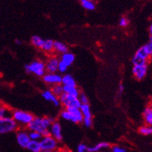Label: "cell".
Wrapping results in <instances>:
<instances>
[{"instance_id":"obj_1","label":"cell","mask_w":152,"mask_h":152,"mask_svg":"<svg viewBox=\"0 0 152 152\" xmlns=\"http://www.w3.org/2000/svg\"><path fill=\"white\" fill-rule=\"evenodd\" d=\"M55 121L56 119L53 117H34L33 121L27 125L26 129L29 131H37L42 134L49 129L51 124Z\"/></svg>"},{"instance_id":"obj_2","label":"cell","mask_w":152,"mask_h":152,"mask_svg":"<svg viewBox=\"0 0 152 152\" xmlns=\"http://www.w3.org/2000/svg\"><path fill=\"white\" fill-rule=\"evenodd\" d=\"M152 56V46L148 44L141 46L137 50L132 58V64L134 65L148 64Z\"/></svg>"},{"instance_id":"obj_3","label":"cell","mask_w":152,"mask_h":152,"mask_svg":"<svg viewBox=\"0 0 152 152\" xmlns=\"http://www.w3.org/2000/svg\"><path fill=\"white\" fill-rule=\"evenodd\" d=\"M12 118L16 122L19 127H25L30 123L34 116L28 111H24L21 110H13L12 114Z\"/></svg>"},{"instance_id":"obj_4","label":"cell","mask_w":152,"mask_h":152,"mask_svg":"<svg viewBox=\"0 0 152 152\" xmlns=\"http://www.w3.org/2000/svg\"><path fill=\"white\" fill-rule=\"evenodd\" d=\"M25 69L26 73L33 74L39 77H42L46 73L45 62L41 60H33L30 64L26 65Z\"/></svg>"},{"instance_id":"obj_5","label":"cell","mask_w":152,"mask_h":152,"mask_svg":"<svg viewBox=\"0 0 152 152\" xmlns=\"http://www.w3.org/2000/svg\"><path fill=\"white\" fill-rule=\"evenodd\" d=\"M19 128L12 118H0V135L15 132Z\"/></svg>"},{"instance_id":"obj_6","label":"cell","mask_w":152,"mask_h":152,"mask_svg":"<svg viewBox=\"0 0 152 152\" xmlns=\"http://www.w3.org/2000/svg\"><path fill=\"white\" fill-rule=\"evenodd\" d=\"M41 146V151L47 152H57L60 148V142L53 137L51 135L44 136L39 141Z\"/></svg>"},{"instance_id":"obj_7","label":"cell","mask_w":152,"mask_h":152,"mask_svg":"<svg viewBox=\"0 0 152 152\" xmlns=\"http://www.w3.org/2000/svg\"><path fill=\"white\" fill-rule=\"evenodd\" d=\"M59 100H60V105L64 107V108H65V109L71 107L80 108L81 105V103L78 97L67 94L65 93H64L59 97Z\"/></svg>"},{"instance_id":"obj_8","label":"cell","mask_w":152,"mask_h":152,"mask_svg":"<svg viewBox=\"0 0 152 152\" xmlns=\"http://www.w3.org/2000/svg\"><path fill=\"white\" fill-rule=\"evenodd\" d=\"M15 132V139L19 146L21 147L22 148L26 149L27 145L31 141L29 138V131L25 127H19Z\"/></svg>"},{"instance_id":"obj_9","label":"cell","mask_w":152,"mask_h":152,"mask_svg":"<svg viewBox=\"0 0 152 152\" xmlns=\"http://www.w3.org/2000/svg\"><path fill=\"white\" fill-rule=\"evenodd\" d=\"M148 64H138V65H134L132 68V73L134 77L137 80H142L145 79L148 73Z\"/></svg>"},{"instance_id":"obj_10","label":"cell","mask_w":152,"mask_h":152,"mask_svg":"<svg viewBox=\"0 0 152 152\" xmlns=\"http://www.w3.org/2000/svg\"><path fill=\"white\" fill-rule=\"evenodd\" d=\"M60 62V58L56 55H50L45 62V67L46 73H56L58 69V65Z\"/></svg>"},{"instance_id":"obj_11","label":"cell","mask_w":152,"mask_h":152,"mask_svg":"<svg viewBox=\"0 0 152 152\" xmlns=\"http://www.w3.org/2000/svg\"><path fill=\"white\" fill-rule=\"evenodd\" d=\"M42 79L46 84L52 87L53 85L61 83L62 76L57 73H46Z\"/></svg>"},{"instance_id":"obj_12","label":"cell","mask_w":152,"mask_h":152,"mask_svg":"<svg viewBox=\"0 0 152 152\" xmlns=\"http://www.w3.org/2000/svg\"><path fill=\"white\" fill-rule=\"evenodd\" d=\"M49 131H50V135L56 139V141H58L59 142L62 141L63 133H62V127L60 122L57 121L56 120L54 122H53L49 127Z\"/></svg>"},{"instance_id":"obj_13","label":"cell","mask_w":152,"mask_h":152,"mask_svg":"<svg viewBox=\"0 0 152 152\" xmlns=\"http://www.w3.org/2000/svg\"><path fill=\"white\" fill-rule=\"evenodd\" d=\"M42 95V98L46 100V101H48V102L52 103L55 107H59L60 106V100H59V97L53 94V92L50 90H45L42 92L41 94Z\"/></svg>"},{"instance_id":"obj_14","label":"cell","mask_w":152,"mask_h":152,"mask_svg":"<svg viewBox=\"0 0 152 152\" xmlns=\"http://www.w3.org/2000/svg\"><path fill=\"white\" fill-rule=\"evenodd\" d=\"M110 143L107 142V141H101L99 142L96 145H93V146H88V151L94 152H100L102 151H106L110 149Z\"/></svg>"},{"instance_id":"obj_15","label":"cell","mask_w":152,"mask_h":152,"mask_svg":"<svg viewBox=\"0 0 152 152\" xmlns=\"http://www.w3.org/2000/svg\"><path fill=\"white\" fill-rule=\"evenodd\" d=\"M67 110L70 112L71 115L73 116V123L74 124H82L83 120V114L81 113L80 108H67Z\"/></svg>"},{"instance_id":"obj_16","label":"cell","mask_w":152,"mask_h":152,"mask_svg":"<svg viewBox=\"0 0 152 152\" xmlns=\"http://www.w3.org/2000/svg\"><path fill=\"white\" fill-rule=\"evenodd\" d=\"M143 118L145 124L152 126V103L149 104L143 111Z\"/></svg>"},{"instance_id":"obj_17","label":"cell","mask_w":152,"mask_h":152,"mask_svg":"<svg viewBox=\"0 0 152 152\" xmlns=\"http://www.w3.org/2000/svg\"><path fill=\"white\" fill-rule=\"evenodd\" d=\"M53 51L56 54H62L68 52V46L64 43V42H60V41H54L53 42Z\"/></svg>"},{"instance_id":"obj_18","label":"cell","mask_w":152,"mask_h":152,"mask_svg":"<svg viewBox=\"0 0 152 152\" xmlns=\"http://www.w3.org/2000/svg\"><path fill=\"white\" fill-rule=\"evenodd\" d=\"M53 42L54 41L52 40V39H44L43 44H42L40 50H42V52L48 54L49 56L52 55L54 53Z\"/></svg>"},{"instance_id":"obj_19","label":"cell","mask_w":152,"mask_h":152,"mask_svg":"<svg viewBox=\"0 0 152 152\" xmlns=\"http://www.w3.org/2000/svg\"><path fill=\"white\" fill-rule=\"evenodd\" d=\"M60 60L64 62V64H66L68 66H71L73 64V62L75 60V55L71 52H66L65 53L60 55Z\"/></svg>"},{"instance_id":"obj_20","label":"cell","mask_w":152,"mask_h":152,"mask_svg":"<svg viewBox=\"0 0 152 152\" xmlns=\"http://www.w3.org/2000/svg\"><path fill=\"white\" fill-rule=\"evenodd\" d=\"M64 92L73 96H77V97H78L80 94V91L77 87V86H64Z\"/></svg>"},{"instance_id":"obj_21","label":"cell","mask_w":152,"mask_h":152,"mask_svg":"<svg viewBox=\"0 0 152 152\" xmlns=\"http://www.w3.org/2000/svg\"><path fill=\"white\" fill-rule=\"evenodd\" d=\"M13 110L3 104H0V118H12Z\"/></svg>"},{"instance_id":"obj_22","label":"cell","mask_w":152,"mask_h":152,"mask_svg":"<svg viewBox=\"0 0 152 152\" xmlns=\"http://www.w3.org/2000/svg\"><path fill=\"white\" fill-rule=\"evenodd\" d=\"M61 83L64 86H77L76 80L70 74H65L62 76Z\"/></svg>"},{"instance_id":"obj_23","label":"cell","mask_w":152,"mask_h":152,"mask_svg":"<svg viewBox=\"0 0 152 152\" xmlns=\"http://www.w3.org/2000/svg\"><path fill=\"white\" fill-rule=\"evenodd\" d=\"M80 110L83 114V118H93L92 112H91V107L89 104H81L80 107Z\"/></svg>"},{"instance_id":"obj_24","label":"cell","mask_w":152,"mask_h":152,"mask_svg":"<svg viewBox=\"0 0 152 152\" xmlns=\"http://www.w3.org/2000/svg\"><path fill=\"white\" fill-rule=\"evenodd\" d=\"M27 150H29L31 152H40L41 146L40 143L38 141H30L26 147Z\"/></svg>"},{"instance_id":"obj_25","label":"cell","mask_w":152,"mask_h":152,"mask_svg":"<svg viewBox=\"0 0 152 152\" xmlns=\"http://www.w3.org/2000/svg\"><path fill=\"white\" fill-rule=\"evenodd\" d=\"M30 42L31 44L33 45L34 47H36L37 49H41L42 44H43V42H44V39L39 37L37 35H35V36L32 37V38L30 39Z\"/></svg>"},{"instance_id":"obj_26","label":"cell","mask_w":152,"mask_h":152,"mask_svg":"<svg viewBox=\"0 0 152 152\" xmlns=\"http://www.w3.org/2000/svg\"><path fill=\"white\" fill-rule=\"evenodd\" d=\"M82 7L88 11H93L95 10V3L92 0H80Z\"/></svg>"},{"instance_id":"obj_27","label":"cell","mask_w":152,"mask_h":152,"mask_svg":"<svg viewBox=\"0 0 152 152\" xmlns=\"http://www.w3.org/2000/svg\"><path fill=\"white\" fill-rule=\"evenodd\" d=\"M50 91H52L53 94L55 96L60 97L63 94H64V86L62 83H60V84H56L53 85L50 88Z\"/></svg>"},{"instance_id":"obj_28","label":"cell","mask_w":152,"mask_h":152,"mask_svg":"<svg viewBox=\"0 0 152 152\" xmlns=\"http://www.w3.org/2000/svg\"><path fill=\"white\" fill-rule=\"evenodd\" d=\"M138 132L139 134L145 135V136L152 135V126L148 125V124L141 126L138 128Z\"/></svg>"},{"instance_id":"obj_29","label":"cell","mask_w":152,"mask_h":152,"mask_svg":"<svg viewBox=\"0 0 152 152\" xmlns=\"http://www.w3.org/2000/svg\"><path fill=\"white\" fill-rule=\"evenodd\" d=\"M60 118L63 120H65V121H70L72 122V123H73V116L71 115L70 112H69L67 109L64 108V109L60 111Z\"/></svg>"},{"instance_id":"obj_30","label":"cell","mask_w":152,"mask_h":152,"mask_svg":"<svg viewBox=\"0 0 152 152\" xmlns=\"http://www.w3.org/2000/svg\"><path fill=\"white\" fill-rule=\"evenodd\" d=\"M29 135L31 141H39L42 137V134L37 132V131H29Z\"/></svg>"},{"instance_id":"obj_31","label":"cell","mask_w":152,"mask_h":152,"mask_svg":"<svg viewBox=\"0 0 152 152\" xmlns=\"http://www.w3.org/2000/svg\"><path fill=\"white\" fill-rule=\"evenodd\" d=\"M110 152H127V149L124 148L123 146L118 145H110Z\"/></svg>"},{"instance_id":"obj_32","label":"cell","mask_w":152,"mask_h":152,"mask_svg":"<svg viewBox=\"0 0 152 152\" xmlns=\"http://www.w3.org/2000/svg\"><path fill=\"white\" fill-rule=\"evenodd\" d=\"M68 67H69V66H68L66 64H65L64 62H62L60 60V62H59V65H58L57 72H59V73H65L66 72V70H67Z\"/></svg>"},{"instance_id":"obj_33","label":"cell","mask_w":152,"mask_h":152,"mask_svg":"<svg viewBox=\"0 0 152 152\" xmlns=\"http://www.w3.org/2000/svg\"><path fill=\"white\" fill-rule=\"evenodd\" d=\"M88 151V146L84 143H80L77 145V151L76 152H87Z\"/></svg>"},{"instance_id":"obj_34","label":"cell","mask_w":152,"mask_h":152,"mask_svg":"<svg viewBox=\"0 0 152 152\" xmlns=\"http://www.w3.org/2000/svg\"><path fill=\"white\" fill-rule=\"evenodd\" d=\"M78 98H79L81 104H89V99L87 97V96L84 93L80 92V94L79 96H78Z\"/></svg>"},{"instance_id":"obj_35","label":"cell","mask_w":152,"mask_h":152,"mask_svg":"<svg viewBox=\"0 0 152 152\" xmlns=\"http://www.w3.org/2000/svg\"><path fill=\"white\" fill-rule=\"evenodd\" d=\"M82 124L86 127L90 128L93 126V118H83Z\"/></svg>"},{"instance_id":"obj_36","label":"cell","mask_w":152,"mask_h":152,"mask_svg":"<svg viewBox=\"0 0 152 152\" xmlns=\"http://www.w3.org/2000/svg\"><path fill=\"white\" fill-rule=\"evenodd\" d=\"M129 24V20L126 17H121L119 20V26L121 27H127Z\"/></svg>"},{"instance_id":"obj_37","label":"cell","mask_w":152,"mask_h":152,"mask_svg":"<svg viewBox=\"0 0 152 152\" xmlns=\"http://www.w3.org/2000/svg\"><path fill=\"white\" fill-rule=\"evenodd\" d=\"M57 152H73L71 150H69L67 148H60Z\"/></svg>"},{"instance_id":"obj_38","label":"cell","mask_w":152,"mask_h":152,"mask_svg":"<svg viewBox=\"0 0 152 152\" xmlns=\"http://www.w3.org/2000/svg\"><path fill=\"white\" fill-rule=\"evenodd\" d=\"M124 85L122 83H121L119 85V87H118V93L120 94H121L122 93L124 92Z\"/></svg>"},{"instance_id":"obj_39","label":"cell","mask_w":152,"mask_h":152,"mask_svg":"<svg viewBox=\"0 0 152 152\" xmlns=\"http://www.w3.org/2000/svg\"><path fill=\"white\" fill-rule=\"evenodd\" d=\"M149 33H150L151 37H152V23L150 25V26H149Z\"/></svg>"},{"instance_id":"obj_40","label":"cell","mask_w":152,"mask_h":152,"mask_svg":"<svg viewBox=\"0 0 152 152\" xmlns=\"http://www.w3.org/2000/svg\"><path fill=\"white\" fill-rule=\"evenodd\" d=\"M15 42L16 43V44L18 45H21L22 44V41L20 40V39H15Z\"/></svg>"},{"instance_id":"obj_41","label":"cell","mask_w":152,"mask_h":152,"mask_svg":"<svg viewBox=\"0 0 152 152\" xmlns=\"http://www.w3.org/2000/svg\"><path fill=\"white\" fill-rule=\"evenodd\" d=\"M148 44L150 45L151 46H152V37H150V40H149Z\"/></svg>"},{"instance_id":"obj_42","label":"cell","mask_w":152,"mask_h":152,"mask_svg":"<svg viewBox=\"0 0 152 152\" xmlns=\"http://www.w3.org/2000/svg\"><path fill=\"white\" fill-rule=\"evenodd\" d=\"M100 152H110V151H100Z\"/></svg>"},{"instance_id":"obj_43","label":"cell","mask_w":152,"mask_h":152,"mask_svg":"<svg viewBox=\"0 0 152 152\" xmlns=\"http://www.w3.org/2000/svg\"><path fill=\"white\" fill-rule=\"evenodd\" d=\"M87 152H94V151H88Z\"/></svg>"}]
</instances>
